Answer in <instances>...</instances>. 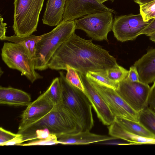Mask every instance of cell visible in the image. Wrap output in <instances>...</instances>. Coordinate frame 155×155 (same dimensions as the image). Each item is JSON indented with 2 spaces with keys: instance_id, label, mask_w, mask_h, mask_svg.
Masks as SVG:
<instances>
[{
  "instance_id": "5b68a950",
  "label": "cell",
  "mask_w": 155,
  "mask_h": 155,
  "mask_svg": "<svg viewBox=\"0 0 155 155\" xmlns=\"http://www.w3.org/2000/svg\"><path fill=\"white\" fill-rule=\"evenodd\" d=\"M44 0H14V23L15 35H30L37 31Z\"/></svg>"
},
{
  "instance_id": "ac0fdd59",
  "label": "cell",
  "mask_w": 155,
  "mask_h": 155,
  "mask_svg": "<svg viewBox=\"0 0 155 155\" xmlns=\"http://www.w3.org/2000/svg\"><path fill=\"white\" fill-rule=\"evenodd\" d=\"M109 134L130 143V144H153L155 139L138 136L124 129L115 121L108 127Z\"/></svg>"
},
{
  "instance_id": "83f0119b",
  "label": "cell",
  "mask_w": 155,
  "mask_h": 155,
  "mask_svg": "<svg viewBox=\"0 0 155 155\" xmlns=\"http://www.w3.org/2000/svg\"><path fill=\"white\" fill-rule=\"evenodd\" d=\"M3 128H0V145L2 146L5 142L14 138L17 135Z\"/></svg>"
},
{
  "instance_id": "d6986e66",
  "label": "cell",
  "mask_w": 155,
  "mask_h": 155,
  "mask_svg": "<svg viewBox=\"0 0 155 155\" xmlns=\"http://www.w3.org/2000/svg\"><path fill=\"white\" fill-rule=\"evenodd\" d=\"M115 121L127 130L138 136L155 139V135L139 121L116 117Z\"/></svg>"
},
{
  "instance_id": "7a4b0ae2",
  "label": "cell",
  "mask_w": 155,
  "mask_h": 155,
  "mask_svg": "<svg viewBox=\"0 0 155 155\" xmlns=\"http://www.w3.org/2000/svg\"><path fill=\"white\" fill-rule=\"evenodd\" d=\"M62 88L61 103L70 112L82 129L90 131L94 125L92 104L85 93L73 86L59 72Z\"/></svg>"
},
{
  "instance_id": "f1b7e54d",
  "label": "cell",
  "mask_w": 155,
  "mask_h": 155,
  "mask_svg": "<svg viewBox=\"0 0 155 155\" xmlns=\"http://www.w3.org/2000/svg\"><path fill=\"white\" fill-rule=\"evenodd\" d=\"M147 107L155 113V81L150 87Z\"/></svg>"
},
{
  "instance_id": "9c48e42d",
  "label": "cell",
  "mask_w": 155,
  "mask_h": 155,
  "mask_svg": "<svg viewBox=\"0 0 155 155\" xmlns=\"http://www.w3.org/2000/svg\"><path fill=\"white\" fill-rule=\"evenodd\" d=\"M149 23L143 20L140 13L116 16L114 20L112 31L118 41L133 40L140 35Z\"/></svg>"
},
{
  "instance_id": "4fadbf2b",
  "label": "cell",
  "mask_w": 155,
  "mask_h": 155,
  "mask_svg": "<svg viewBox=\"0 0 155 155\" xmlns=\"http://www.w3.org/2000/svg\"><path fill=\"white\" fill-rule=\"evenodd\" d=\"M78 73L84 87V93L90 101L99 119L104 125H110L115 121L116 117L86 75Z\"/></svg>"
},
{
  "instance_id": "277c9868",
  "label": "cell",
  "mask_w": 155,
  "mask_h": 155,
  "mask_svg": "<svg viewBox=\"0 0 155 155\" xmlns=\"http://www.w3.org/2000/svg\"><path fill=\"white\" fill-rule=\"evenodd\" d=\"M45 128L56 136L77 133L82 131L74 117L61 103L55 106L50 113L21 134L26 141L35 140V131Z\"/></svg>"
},
{
  "instance_id": "8d00e7d4",
  "label": "cell",
  "mask_w": 155,
  "mask_h": 155,
  "mask_svg": "<svg viewBox=\"0 0 155 155\" xmlns=\"http://www.w3.org/2000/svg\"><path fill=\"white\" fill-rule=\"evenodd\" d=\"M99 2L103 4L104 2H105V1H107L108 0H110L112 1V2L114 0H97Z\"/></svg>"
},
{
  "instance_id": "e0dca14e",
  "label": "cell",
  "mask_w": 155,
  "mask_h": 155,
  "mask_svg": "<svg viewBox=\"0 0 155 155\" xmlns=\"http://www.w3.org/2000/svg\"><path fill=\"white\" fill-rule=\"evenodd\" d=\"M66 0H48L42 18L43 23L57 26L63 19Z\"/></svg>"
},
{
  "instance_id": "4dcf8cb0",
  "label": "cell",
  "mask_w": 155,
  "mask_h": 155,
  "mask_svg": "<svg viewBox=\"0 0 155 155\" xmlns=\"http://www.w3.org/2000/svg\"><path fill=\"white\" fill-rule=\"evenodd\" d=\"M25 141V140L23 134H21L17 133V135L16 137L11 140L3 144L2 146L14 145H18Z\"/></svg>"
},
{
  "instance_id": "3957f363",
  "label": "cell",
  "mask_w": 155,
  "mask_h": 155,
  "mask_svg": "<svg viewBox=\"0 0 155 155\" xmlns=\"http://www.w3.org/2000/svg\"><path fill=\"white\" fill-rule=\"evenodd\" d=\"M76 29L74 20L62 21L51 31L41 35L35 46L33 60L35 69L43 71L48 68V63L53 54Z\"/></svg>"
},
{
  "instance_id": "30bf717a",
  "label": "cell",
  "mask_w": 155,
  "mask_h": 155,
  "mask_svg": "<svg viewBox=\"0 0 155 155\" xmlns=\"http://www.w3.org/2000/svg\"><path fill=\"white\" fill-rule=\"evenodd\" d=\"M88 79L116 117L139 121V113L133 110L117 94L115 90Z\"/></svg>"
},
{
  "instance_id": "6da1fadb",
  "label": "cell",
  "mask_w": 155,
  "mask_h": 155,
  "mask_svg": "<svg viewBox=\"0 0 155 155\" xmlns=\"http://www.w3.org/2000/svg\"><path fill=\"white\" fill-rule=\"evenodd\" d=\"M116 58L92 40L83 38L74 33L58 49L48 64L52 70H67V65L78 73L103 72L117 66Z\"/></svg>"
},
{
  "instance_id": "7402d4cb",
  "label": "cell",
  "mask_w": 155,
  "mask_h": 155,
  "mask_svg": "<svg viewBox=\"0 0 155 155\" xmlns=\"http://www.w3.org/2000/svg\"><path fill=\"white\" fill-rule=\"evenodd\" d=\"M87 78L97 84L115 90L119 87V83L114 82L109 78L106 71L103 72L89 71L86 75Z\"/></svg>"
},
{
  "instance_id": "44dd1931",
  "label": "cell",
  "mask_w": 155,
  "mask_h": 155,
  "mask_svg": "<svg viewBox=\"0 0 155 155\" xmlns=\"http://www.w3.org/2000/svg\"><path fill=\"white\" fill-rule=\"evenodd\" d=\"M44 93L55 106L61 104L62 88L59 77L53 79L49 87Z\"/></svg>"
},
{
  "instance_id": "7c38bea8",
  "label": "cell",
  "mask_w": 155,
  "mask_h": 155,
  "mask_svg": "<svg viewBox=\"0 0 155 155\" xmlns=\"http://www.w3.org/2000/svg\"><path fill=\"white\" fill-rule=\"evenodd\" d=\"M106 11L116 13L97 0H66L62 21L75 20L85 15Z\"/></svg>"
},
{
  "instance_id": "ba28073f",
  "label": "cell",
  "mask_w": 155,
  "mask_h": 155,
  "mask_svg": "<svg viewBox=\"0 0 155 155\" xmlns=\"http://www.w3.org/2000/svg\"><path fill=\"white\" fill-rule=\"evenodd\" d=\"M150 87L140 81L132 82L126 78L119 83L117 94L135 111L139 113L147 106Z\"/></svg>"
},
{
  "instance_id": "8992f818",
  "label": "cell",
  "mask_w": 155,
  "mask_h": 155,
  "mask_svg": "<svg viewBox=\"0 0 155 155\" xmlns=\"http://www.w3.org/2000/svg\"><path fill=\"white\" fill-rule=\"evenodd\" d=\"M2 60L10 68L16 69L33 83L42 78L35 70L33 60L23 45L14 43L5 42L1 50Z\"/></svg>"
},
{
  "instance_id": "2e32d148",
  "label": "cell",
  "mask_w": 155,
  "mask_h": 155,
  "mask_svg": "<svg viewBox=\"0 0 155 155\" xmlns=\"http://www.w3.org/2000/svg\"><path fill=\"white\" fill-rule=\"evenodd\" d=\"M28 93L11 87H0V104L15 106H27L31 102Z\"/></svg>"
},
{
  "instance_id": "52a82bcc",
  "label": "cell",
  "mask_w": 155,
  "mask_h": 155,
  "mask_svg": "<svg viewBox=\"0 0 155 155\" xmlns=\"http://www.w3.org/2000/svg\"><path fill=\"white\" fill-rule=\"evenodd\" d=\"M113 13L104 12L86 15L75 20L76 29L83 30L93 39L108 41L107 35L112 30Z\"/></svg>"
},
{
  "instance_id": "836d02e7",
  "label": "cell",
  "mask_w": 155,
  "mask_h": 155,
  "mask_svg": "<svg viewBox=\"0 0 155 155\" xmlns=\"http://www.w3.org/2000/svg\"><path fill=\"white\" fill-rule=\"evenodd\" d=\"M3 19L1 15L0 17V39L1 40L5 36V33L7 24L3 23Z\"/></svg>"
},
{
  "instance_id": "d590c367",
  "label": "cell",
  "mask_w": 155,
  "mask_h": 155,
  "mask_svg": "<svg viewBox=\"0 0 155 155\" xmlns=\"http://www.w3.org/2000/svg\"><path fill=\"white\" fill-rule=\"evenodd\" d=\"M148 36L151 41L155 43V32L151 34Z\"/></svg>"
},
{
  "instance_id": "603a6c76",
  "label": "cell",
  "mask_w": 155,
  "mask_h": 155,
  "mask_svg": "<svg viewBox=\"0 0 155 155\" xmlns=\"http://www.w3.org/2000/svg\"><path fill=\"white\" fill-rule=\"evenodd\" d=\"M139 121L155 135V113L147 107L139 113Z\"/></svg>"
},
{
  "instance_id": "4316f807",
  "label": "cell",
  "mask_w": 155,
  "mask_h": 155,
  "mask_svg": "<svg viewBox=\"0 0 155 155\" xmlns=\"http://www.w3.org/2000/svg\"><path fill=\"white\" fill-rule=\"evenodd\" d=\"M59 144L56 135L51 134L48 138L37 140L31 141L28 143H21L18 145L22 146H30L35 145H51Z\"/></svg>"
},
{
  "instance_id": "484cf974",
  "label": "cell",
  "mask_w": 155,
  "mask_h": 155,
  "mask_svg": "<svg viewBox=\"0 0 155 155\" xmlns=\"http://www.w3.org/2000/svg\"><path fill=\"white\" fill-rule=\"evenodd\" d=\"M140 13L144 21H149L155 18V0L140 5Z\"/></svg>"
},
{
  "instance_id": "d6a6232c",
  "label": "cell",
  "mask_w": 155,
  "mask_h": 155,
  "mask_svg": "<svg viewBox=\"0 0 155 155\" xmlns=\"http://www.w3.org/2000/svg\"><path fill=\"white\" fill-rule=\"evenodd\" d=\"M155 32V18L150 22L146 28L142 31L140 35L144 34L149 36Z\"/></svg>"
},
{
  "instance_id": "1f68e13d",
  "label": "cell",
  "mask_w": 155,
  "mask_h": 155,
  "mask_svg": "<svg viewBox=\"0 0 155 155\" xmlns=\"http://www.w3.org/2000/svg\"><path fill=\"white\" fill-rule=\"evenodd\" d=\"M51 133L47 128H43L37 130L35 132V136L36 139H43L49 137Z\"/></svg>"
},
{
  "instance_id": "d4e9b609",
  "label": "cell",
  "mask_w": 155,
  "mask_h": 155,
  "mask_svg": "<svg viewBox=\"0 0 155 155\" xmlns=\"http://www.w3.org/2000/svg\"><path fill=\"white\" fill-rule=\"evenodd\" d=\"M65 78L72 85L84 92V88L78 72L73 68L67 65Z\"/></svg>"
},
{
  "instance_id": "f546056e",
  "label": "cell",
  "mask_w": 155,
  "mask_h": 155,
  "mask_svg": "<svg viewBox=\"0 0 155 155\" xmlns=\"http://www.w3.org/2000/svg\"><path fill=\"white\" fill-rule=\"evenodd\" d=\"M127 78L128 80L132 82H138L140 81L137 69L134 65L130 68Z\"/></svg>"
},
{
  "instance_id": "e575fe53",
  "label": "cell",
  "mask_w": 155,
  "mask_h": 155,
  "mask_svg": "<svg viewBox=\"0 0 155 155\" xmlns=\"http://www.w3.org/2000/svg\"><path fill=\"white\" fill-rule=\"evenodd\" d=\"M154 0H134L137 3L140 5L143 4Z\"/></svg>"
},
{
  "instance_id": "9a60e30c",
  "label": "cell",
  "mask_w": 155,
  "mask_h": 155,
  "mask_svg": "<svg viewBox=\"0 0 155 155\" xmlns=\"http://www.w3.org/2000/svg\"><path fill=\"white\" fill-rule=\"evenodd\" d=\"M133 65L137 69L141 81L148 84L153 82L155 81V48L148 49Z\"/></svg>"
},
{
  "instance_id": "cb8c5ba5",
  "label": "cell",
  "mask_w": 155,
  "mask_h": 155,
  "mask_svg": "<svg viewBox=\"0 0 155 155\" xmlns=\"http://www.w3.org/2000/svg\"><path fill=\"white\" fill-rule=\"evenodd\" d=\"M129 71L118 64L106 71L107 76L111 80L119 83L127 76Z\"/></svg>"
},
{
  "instance_id": "8fae6325",
  "label": "cell",
  "mask_w": 155,
  "mask_h": 155,
  "mask_svg": "<svg viewBox=\"0 0 155 155\" xmlns=\"http://www.w3.org/2000/svg\"><path fill=\"white\" fill-rule=\"evenodd\" d=\"M55 105L44 93L31 102L21 116L18 134H21L27 128L39 120L50 113Z\"/></svg>"
},
{
  "instance_id": "ffe728a7",
  "label": "cell",
  "mask_w": 155,
  "mask_h": 155,
  "mask_svg": "<svg viewBox=\"0 0 155 155\" xmlns=\"http://www.w3.org/2000/svg\"><path fill=\"white\" fill-rule=\"evenodd\" d=\"M41 37V35H31L24 36L14 35L11 36H6L1 40L8 41L23 45L28 55L33 60L35 54V45Z\"/></svg>"
},
{
  "instance_id": "5bb4252c",
  "label": "cell",
  "mask_w": 155,
  "mask_h": 155,
  "mask_svg": "<svg viewBox=\"0 0 155 155\" xmlns=\"http://www.w3.org/2000/svg\"><path fill=\"white\" fill-rule=\"evenodd\" d=\"M59 144L64 145H84L116 139L115 137L91 133L90 131H81L75 134L57 136Z\"/></svg>"
}]
</instances>
